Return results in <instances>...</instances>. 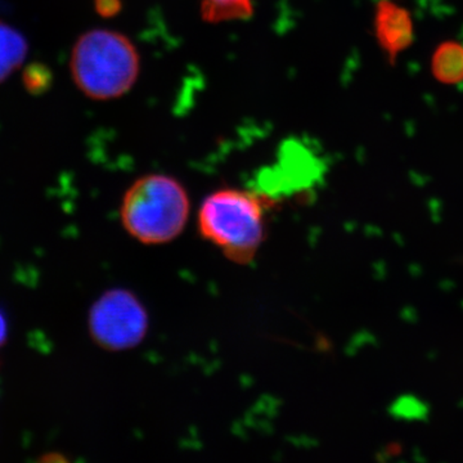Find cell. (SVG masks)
I'll use <instances>...</instances> for the list:
<instances>
[{
	"label": "cell",
	"mask_w": 463,
	"mask_h": 463,
	"mask_svg": "<svg viewBox=\"0 0 463 463\" xmlns=\"http://www.w3.org/2000/svg\"><path fill=\"white\" fill-rule=\"evenodd\" d=\"M270 199L254 192L221 188L203 201L197 214L200 236L228 260L251 263L267 239Z\"/></svg>",
	"instance_id": "6da1fadb"
},
{
	"label": "cell",
	"mask_w": 463,
	"mask_h": 463,
	"mask_svg": "<svg viewBox=\"0 0 463 463\" xmlns=\"http://www.w3.org/2000/svg\"><path fill=\"white\" fill-rule=\"evenodd\" d=\"M191 215V201L181 182L165 174H147L128 188L120 206L124 230L143 245L178 239Z\"/></svg>",
	"instance_id": "7a4b0ae2"
},
{
	"label": "cell",
	"mask_w": 463,
	"mask_h": 463,
	"mask_svg": "<svg viewBox=\"0 0 463 463\" xmlns=\"http://www.w3.org/2000/svg\"><path fill=\"white\" fill-rule=\"evenodd\" d=\"M70 67L76 87L85 96L109 100L132 90L141 71V57L123 33L90 30L76 41Z\"/></svg>",
	"instance_id": "3957f363"
},
{
	"label": "cell",
	"mask_w": 463,
	"mask_h": 463,
	"mask_svg": "<svg viewBox=\"0 0 463 463\" xmlns=\"http://www.w3.org/2000/svg\"><path fill=\"white\" fill-rule=\"evenodd\" d=\"M148 328L147 310L129 289H109L91 307V337L109 352H124L138 346L147 336Z\"/></svg>",
	"instance_id": "277c9868"
},
{
	"label": "cell",
	"mask_w": 463,
	"mask_h": 463,
	"mask_svg": "<svg viewBox=\"0 0 463 463\" xmlns=\"http://www.w3.org/2000/svg\"><path fill=\"white\" fill-rule=\"evenodd\" d=\"M374 33L383 51L394 60L412 44V17L392 0H380L374 11Z\"/></svg>",
	"instance_id": "5b68a950"
},
{
	"label": "cell",
	"mask_w": 463,
	"mask_h": 463,
	"mask_svg": "<svg viewBox=\"0 0 463 463\" xmlns=\"http://www.w3.org/2000/svg\"><path fill=\"white\" fill-rule=\"evenodd\" d=\"M29 45L25 36L8 24L0 21V84L17 71L27 56Z\"/></svg>",
	"instance_id": "8992f818"
},
{
	"label": "cell",
	"mask_w": 463,
	"mask_h": 463,
	"mask_svg": "<svg viewBox=\"0 0 463 463\" xmlns=\"http://www.w3.org/2000/svg\"><path fill=\"white\" fill-rule=\"evenodd\" d=\"M432 74L440 83L459 84L463 81V44L449 41L441 43L432 56Z\"/></svg>",
	"instance_id": "52a82bcc"
},
{
	"label": "cell",
	"mask_w": 463,
	"mask_h": 463,
	"mask_svg": "<svg viewBox=\"0 0 463 463\" xmlns=\"http://www.w3.org/2000/svg\"><path fill=\"white\" fill-rule=\"evenodd\" d=\"M429 413H430L429 405L413 395L399 397L390 407V414L392 417L407 420V421H423V420H428Z\"/></svg>",
	"instance_id": "ba28073f"
},
{
	"label": "cell",
	"mask_w": 463,
	"mask_h": 463,
	"mask_svg": "<svg viewBox=\"0 0 463 463\" xmlns=\"http://www.w3.org/2000/svg\"><path fill=\"white\" fill-rule=\"evenodd\" d=\"M23 80L30 94H43L50 90L53 75L50 67L33 62L24 70Z\"/></svg>",
	"instance_id": "9c48e42d"
},
{
	"label": "cell",
	"mask_w": 463,
	"mask_h": 463,
	"mask_svg": "<svg viewBox=\"0 0 463 463\" xmlns=\"http://www.w3.org/2000/svg\"><path fill=\"white\" fill-rule=\"evenodd\" d=\"M404 453V446L402 441H390L385 444L379 453H377V459L381 462L390 461V459L397 458Z\"/></svg>",
	"instance_id": "30bf717a"
},
{
	"label": "cell",
	"mask_w": 463,
	"mask_h": 463,
	"mask_svg": "<svg viewBox=\"0 0 463 463\" xmlns=\"http://www.w3.org/2000/svg\"><path fill=\"white\" fill-rule=\"evenodd\" d=\"M97 12L103 17H112L121 9V0H96Z\"/></svg>",
	"instance_id": "8fae6325"
},
{
	"label": "cell",
	"mask_w": 463,
	"mask_h": 463,
	"mask_svg": "<svg viewBox=\"0 0 463 463\" xmlns=\"http://www.w3.org/2000/svg\"><path fill=\"white\" fill-rule=\"evenodd\" d=\"M8 334V326L7 321H5V317L3 316V313L0 312V346L5 343L7 340Z\"/></svg>",
	"instance_id": "7c38bea8"
}]
</instances>
